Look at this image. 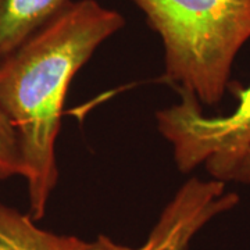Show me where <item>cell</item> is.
<instances>
[{"label":"cell","instance_id":"cell-1","mask_svg":"<svg viewBox=\"0 0 250 250\" xmlns=\"http://www.w3.org/2000/svg\"><path fill=\"white\" fill-rule=\"evenodd\" d=\"M125 25L123 14L98 0H72L57 18L0 60V107L18 135L28 214L46 213L59 179L56 141L75 74Z\"/></svg>","mask_w":250,"mask_h":250},{"label":"cell","instance_id":"cell-2","mask_svg":"<svg viewBox=\"0 0 250 250\" xmlns=\"http://www.w3.org/2000/svg\"><path fill=\"white\" fill-rule=\"evenodd\" d=\"M161 38L166 80L205 106L221 103L250 41V0H131Z\"/></svg>","mask_w":250,"mask_h":250},{"label":"cell","instance_id":"cell-3","mask_svg":"<svg viewBox=\"0 0 250 250\" xmlns=\"http://www.w3.org/2000/svg\"><path fill=\"white\" fill-rule=\"evenodd\" d=\"M232 88L238 106L228 116L208 117L192 93L178 92L179 103L156 113L157 128L172 146L181 172L205 166L210 178L224 177L250 147V85Z\"/></svg>","mask_w":250,"mask_h":250},{"label":"cell","instance_id":"cell-4","mask_svg":"<svg viewBox=\"0 0 250 250\" xmlns=\"http://www.w3.org/2000/svg\"><path fill=\"white\" fill-rule=\"evenodd\" d=\"M238 203V193L228 192L225 182L189 178L163 208L142 246L129 248L99 235L88 243V250H189L190 242L203 227Z\"/></svg>","mask_w":250,"mask_h":250},{"label":"cell","instance_id":"cell-5","mask_svg":"<svg viewBox=\"0 0 250 250\" xmlns=\"http://www.w3.org/2000/svg\"><path fill=\"white\" fill-rule=\"evenodd\" d=\"M72 0H0V60L57 18Z\"/></svg>","mask_w":250,"mask_h":250},{"label":"cell","instance_id":"cell-6","mask_svg":"<svg viewBox=\"0 0 250 250\" xmlns=\"http://www.w3.org/2000/svg\"><path fill=\"white\" fill-rule=\"evenodd\" d=\"M89 242L38 227L31 215L0 203V250H88Z\"/></svg>","mask_w":250,"mask_h":250},{"label":"cell","instance_id":"cell-7","mask_svg":"<svg viewBox=\"0 0 250 250\" xmlns=\"http://www.w3.org/2000/svg\"><path fill=\"white\" fill-rule=\"evenodd\" d=\"M24 172L18 135L7 116L0 107V181L9 179Z\"/></svg>","mask_w":250,"mask_h":250},{"label":"cell","instance_id":"cell-8","mask_svg":"<svg viewBox=\"0 0 250 250\" xmlns=\"http://www.w3.org/2000/svg\"><path fill=\"white\" fill-rule=\"evenodd\" d=\"M224 182H238L250 185V147L239 157L224 177Z\"/></svg>","mask_w":250,"mask_h":250}]
</instances>
